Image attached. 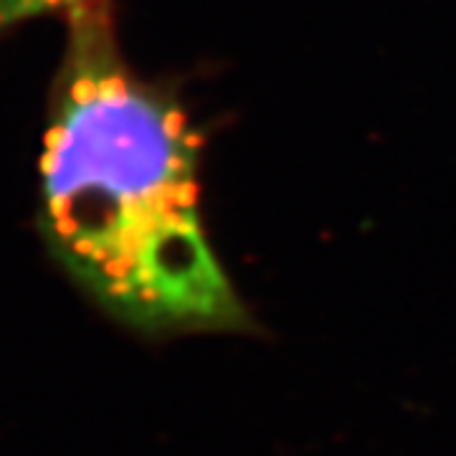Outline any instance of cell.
I'll return each mask as SVG.
<instances>
[{
	"label": "cell",
	"instance_id": "cell-1",
	"mask_svg": "<svg viewBox=\"0 0 456 456\" xmlns=\"http://www.w3.org/2000/svg\"><path fill=\"white\" fill-rule=\"evenodd\" d=\"M41 178L59 259L119 320L163 335L246 325L203 226L196 132L86 23L61 77Z\"/></svg>",
	"mask_w": 456,
	"mask_h": 456
},
{
	"label": "cell",
	"instance_id": "cell-2",
	"mask_svg": "<svg viewBox=\"0 0 456 456\" xmlns=\"http://www.w3.org/2000/svg\"><path fill=\"white\" fill-rule=\"evenodd\" d=\"M86 0H0V31L11 28L16 23H23L28 18L46 16L51 11H79Z\"/></svg>",
	"mask_w": 456,
	"mask_h": 456
}]
</instances>
